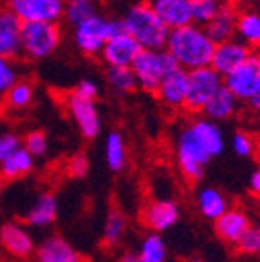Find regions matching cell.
I'll return each instance as SVG.
<instances>
[{
    "label": "cell",
    "mask_w": 260,
    "mask_h": 262,
    "mask_svg": "<svg viewBox=\"0 0 260 262\" xmlns=\"http://www.w3.org/2000/svg\"><path fill=\"white\" fill-rule=\"evenodd\" d=\"M57 196L53 193H42L37 199V202L26 213V224L33 226V228H46V226L53 224L57 221Z\"/></svg>",
    "instance_id": "obj_22"
},
{
    "label": "cell",
    "mask_w": 260,
    "mask_h": 262,
    "mask_svg": "<svg viewBox=\"0 0 260 262\" xmlns=\"http://www.w3.org/2000/svg\"><path fill=\"white\" fill-rule=\"evenodd\" d=\"M235 37L244 42L249 49H260V11L253 8H242L236 13Z\"/></svg>",
    "instance_id": "obj_21"
},
{
    "label": "cell",
    "mask_w": 260,
    "mask_h": 262,
    "mask_svg": "<svg viewBox=\"0 0 260 262\" xmlns=\"http://www.w3.org/2000/svg\"><path fill=\"white\" fill-rule=\"evenodd\" d=\"M249 57H251V49H249L244 42H240L236 37H231V38H228V40L215 42L209 66H211L219 75L226 77L229 71H233L236 66H240Z\"/></svg>",
    "instance_id": "obj_12"
},
{
    "label": "cell",
    "mask_w": 260,
    "mask_h": 262,
    "mask_svg": "<svg viewBox=\"0 0 260 262\" xmlns=\"http://www.w3.org/2000/svg\"><path fill=\"white\" fill-rule=\"evenodd\" d=\"M122 28L146 49H162L166 46L169 28L153 11L149 2H137L129 6L120 18Z\"/></svg>",
    "instance_id": "obj_3"
},
{
    "label": "cell",
    "mask_w": 260,
    "mask_h": 262,
    "mask_svg": "<svg viewBox=\"0 0 260 262\" xmlns=\"http://www.w3.org/2000/svg\"><path fill=\"white\" fill-rule=\"evenodd\" d=\"M62 44L58 22H22V55L29 60H44Z\"/></svg>",
    "instance_id": "obj_6"
},
{
    "label": "cell",
    "mask_w": 260,
    "mask_h": 262,
    "mask_svg": "<svg viewBox=\"0 0 260 262\" xmlns=\"http://www.w3.org/2000/svg\"><path fill=\"white\" fill-rule=\"evenodd\" d=\"M18 70L13 64V58L0 55V97H4L6 91L13 86V82L18 80Z\"/></svg>",
    "instance_id": "obj_35"
},
{
    "label": "cell",
    "mask_w": 260,
    "mask_h": 262,
    "mask_svg": "<svg viewBox=\"0 0 260 262\" xmlns=\"http://www.w3.org/2000/svg\"><path fill=\"white\" fill-rule=\"evenodd\" d=\"M0 55L22 57V20L8 8H0Z\"/></svg>",
    "instance_id": "obj_14"
},
{
    "label": "cell",
    "mask_w": 260,
    "mask_h": 262,
    "mask_svg": "<svg viewBox=\"0 0 260 262\" xmlns=\"http://www.w3.org/2000/svg\"><path fill=\"white\" fill-rule=\"evenodd\" d=\"M249 191H251V195L260 196V168L253 171L251 179H249Z\"/></svg>",
    "instance_id": "obj_40"
},
{
    "label": "cell",
    "mask_w": 260,
    "mask_h": 262,
    "mask_svg": "<svg viewBox=\"0 0 260 262\" xmlns=\"http://www.w3.org/2000/svg\"><path fill=\"white\" fill-rule=\"evenodd\" d=\"M2 189H4V179L0 177V195H2Z\"/></svg>",
    "instance_id": "obj_45"
},
{
    "label": "cell",
    "mask_w": 260,
    "mask_h": 262,
    "mask_svg": "<svg viewBox=\"0 0 260 262\" xmlns=\"http://www.w3.org/2000/svg\"><path fill=\"white\" fill-rule=\"evenodd\" d=\"M37 262H85V258L66 238L51 235L35 248Z\"/></svg>",
    "instance_id": "obj_19"
},
{
    "label": "cell",
    "mask_w": 260,
    "mask_h": 262,
    "mask_svg": "<svg viewBox=\"0 0 260 262\" xmlns=\"http://www.w3.org/2000/svg\"><path fill=\"white\" fill-rule=\"evenodd\" d=\"M33 98H35V86L26 78H18L13 82V86L4 95L6 106L13 111H22L29 107Z\"/></svg>",
    "instance_id": "obj_28"
},
{
    "label": "cell",
    "mask_w": 260,
    "mask_h": 262,
    "mask_svg": "<svg viewBox=\"0 0 260 262\" xmlns=\"http://www.w3.org/2000/svg\"><path fill=\"white\" fill-rule=\"evenodd\" d=\"M236 13H239V9H236L235 6L224 4L222 8H220V11L216 13L206 26H204L207 35H209L215 42L228 40V38L235 37Z\"/></svg>",
    "instance_id": "obj_23"
},
{
    "label": "cell",
    "mask_w": 260,
    "mask_h": 262,
    "mask_svg": "<svg viewBox=\"0 0 260 262\" xmlns=\"http://www.w3.org/2000/svg\"><path fill=\"white\" fill-rule=\"evenodd\" d=\"M22 22H58L64 13V0H6Z\"/></svg>",
    "instance_id": "obj_10"
},
{
    "label": "cell",
    "mask_w": 260,
    "mask_h": 262,
    "mask_svg": "<svg viewBox=\"0 0 260 262\" xmlns=\"http://www.w3.org/2000/svg\"><path fill=\"white\" fill-rule=\"evenodd\" d=\"M215 48V40L207 35L206 28L195 22L180 28L169 29L164 49H167L177 64L184 70H193L200 66H209Z\"/></svg>",
    "instance_id": "obj_2"
},
{
    "label": "cell",
    "mask_w": 260,
    "mask_h": 262,
    "mask_svg": "<svg viewBox=\"0 0 260 262\" xmlns=\"http://www.w3.org/2000/svg\"><path fill=\"white\" fill-rule=\"evenodd\" d=\"M256 9L260 11V0H256Z\"/></svg>",
    "instance_id": "obj_48"
},
{
    "label": "cell",
    "mask_w": 260,
    "mask_h": 262,
    "mask_svg": "<svg viewBox=\"0 0 260 262\" xmlns=\"http://www.w3.org/2000/svg\"><path fill=\"white\" fill-rule=\"evenodd\" d=\"M140 49H142L140 44L122 28L107 38L98 57L106 62L107 68L110 66H131Z\"/></svg>",
    "instance_id": "obj_11"
},
{
    "label": "cell",
    "mask_w": 260,
    "mask_h": 262,
    "mask_svg": "<svg viewBox=\"0 0 260 262\" xmlns=\"http://www.w3.org/2000/svg\"><path fill=\"white\" fill-rule=\"evenodd\" d=\"M98 13V0H64L62 20L73 28L78 22L90 18Z\"/></svg>",
    "instance_id": "obj_29"
},
{
    "label": "cell",
    "mask_w": 260,
    "mask_h": 262,
    "mask_svg": "<svg viewBox=\"0 0 260 262\" xmlns=\"http://www.w3.org/2000/svg\"><path fill=\"white\" fill-rule=\"evenodd\" d=\"M187 262H209V260H206V258H200V257H193V258H189Z\"/></svg>",
    "instance_id": "obj_44"
},
{
    "label": "cell",
    "mask_w": 260,
    "mask_h": 262,
    "mask_svg": "<svg viewBox=\"0 0 260 262\" xmlns=\"http://www.w3.org/2000/svg\"><path fill=\"white\" fill-rule=\"evenodd\" d=\"M0 242L16 258H28L35 253V242L22 224L6 222L0 228Z\"/></svg>",
    "instance_id": "obj_18"
},
{
    "label": "cell",
    "mask_w": 260,
    "mask_h": 262,
    "mask_svg": "<svg viewBox=\"0 0 260 262\" xmlns=\"http://www.w3.org/2000/svg\"><path fill=\"white\" fill-rule=\"evenodd\" d=\"M255 159H256V162L260 164V140H258V146H256V151H255Z\"/></svg>",
    "instance_id": "obj_43"
},
{
    "label": "cell",
    "mask_w": 260,
    "mask_h": 262,
    "mask_svg": "<svg viewBox=\"0 0 260 262\" xmlns=\"http://www.w3.org/2000/svg\"><path fill=\"white\" fill-rule=\"evenodd\" d=\"M137 78V86L144 93L155 95L159 84L169 71L177 70L179 64L167 49H146L142 48L129 66Z\"/></svg>",
    "instance_id": "obj_4"
},
{
    "label": "cell",
    "mask_w": 260,
    "mask_h": 262,
    "mask_svg": "<svg viewBox=\"0 0 260 262\" xmlns=\"http://www.w3.org/2000/svg\"><path fill=\"white\" fill-rule=\"evenodd\" d=\"M22 146V139L13 131H4L0 133V162L4 159H8L15 149Z\"/></svg>",
    "instance_id": "obj_38"
},
{
    "label": "cell",
    "mask_w": 260,
    "mask_h": 262,
    "mask_svg": "<svg viewBox=\"0 0 260 262\" xmlns=\"http://www.w3.org/2000/svg\"><path fill=\"white\" fill-rule=\"evenodd\" d=\"M117 262H140V257L135 251H126V253H122L118 257Z\"/></svg>",
    "instance_id": "obj_41"
},
{
    "label": "cell",
    "mask_w": 260,
    "mask_h": 262,
    "mask_svg": "<svg viewBox=\"0 0 260 262\" xmlns=\"http://www.w3.org/2000/svg\"><path fill=\"white\" fill-rule=\"evenodd\" d=\"M153 11L169 29L191 24V0H147Z\"/></svg>",
    "instance_id": "obj_17"
},
{
    "label": "cell",
    "mask_w": 260,
    "mask_h": 262,
    "mask_svg": "<svg viewBox=\"0 0 260 262\" xmlns=\"http://www.w3.org/2000/svg\"><path fill=\"white\" fill-rule=\"evenodd\" d=\"M224 4H226L224 0H191L193 22L199 26H206Z\"/></svg>",
    "instance_id": "obj_32"
},
{
    "label": "cell",
    "mask_w": 260,
    "mask_h": 262,
    "mask_svg": "<svg viewBox=\"0 0 260 262\" xmlns=\"http://www.w3.org/2000/svg\"><path fill=\"white\" fill-rule=\"evenodd\" d=\"M236 250L246 255H258L260 253V226H249L244 237L236 242Z\"/></svg>",
    "instance_id": "obj_36"
},
{
    "label": "cell",
    "mask_w": 260,
    "mask_h": 262,
    "mask_svg": "<svg viewBox=\"0 0 260 262\" xmlns=\"http://www.w3.org/2000/svg\"><path fill=\"white\" fill-rule=\"evenodd\" d=\"M197 208H199V211L202 213L206 219L215 221L216 217H220V215L229 208V204H228L226 195H224L220 189L207 186V188L200 189L199 195H197Z\"/></svg>",
    "instance_id": "obj_25"
},
{
    "label": "cell",
    "mask_w": 260,
    "mask_h": 262,
    "mask_svg": "<svg viewBox=\"0 0 260 262\" xmlns=\"http://www.w3.org/2000/svg\"><path fill=\"white\" fill-rule=\"evenodd\" d=\"M33 166H35V157L24 146H20L8 159H4L0 162V177L4 180L20 179V177H26L31 171Z\"/></svg>",
    "instance_id": "obj_24"
},
{
    "label": "cell",
    "mask_w": 260,
    "mask_h": 262,
    "mask_svg": "<svg viewBox=\"0 0 260 262\" xmlns=\"http://www.w3.org/2000/svg\"><path fill=\"white\" fill-rule=\"evenodd\" d=\"M186 90H187V70L184 68H177V70L169 71L162 82L159 84L155 95L160 102L167 107L173 110H182L184 100H186Z\"/></svg>",
    "instance_id": "obj_16"
},
{
    "label": "cell",
    "mask_w": 260,
    "mask_h": 262,
    "mask_svg": "<svg viewBox=\"0 0 260 262\" xmlns=\"http://www.w3.org/2000/svg\"><path fill=\"white\" fill-rule=\"evenodd\" d=\"M22 146H24L35 159H37V157H44L49 149V140H48V135H46V131H42V129L29 131L28 135L22 139Z\"/></svg>",
    "instance_id": "obj_34"
},
{
    "label": "cell",
    "mask_w": 260,
    "mask_h": 262,
    "mask_svg": "<svg viewBox=\"0 0 260 262\" xmlns=\"http://www.w3.org/2000/svg\"><path fill=\"white\" fill-rule=\"evenodd\" d=\"M226 147L224 131L215 120L207 117L191 119L179 131L175 142L177 166L184 179L191 184L200 182L206 166L219 157Z\"/></svg>",
    "instance_id": "obj_1"
},
{
    "label": "cell",
    "mask_w": 260,
    "mask_h": 262,
    "mask_svg": "<svg viewBox=\"0 0 260 262\" xmlns=\"http://www.w3.org/2000/svg\"><path fill=\"white\" fill-rule=\"evenodd\" d=\"M224 86L228 88L239 102H244L256 111L260 107V66L256 57L246 58L235 70L224 77Z\"/></svg>",
    "instance_id": "obj_7"
},
{
    "label": "cell",
    "mask_w": 260,
    "mask_h": 262,
    "mask_svg": "<svg viewBox=\"0 0 260 262\" xmlns=\"http://www.w3.org/2000/svg\"><path fill=\"white\" fill-rule=\"evenodd\" d=\"M104 153H106L107 168L115 173L124 171L127 164V147L124 142V137L120 131H110L104 144Z\"/></svg>",
    "instance_id": "obj_26"
},
{
    "label": "cell",
    "mask_w": 260,
    "mask_h": 262,
    "mask_svg": "<svg viewBox=\"0 0 260 262\" xmlns=\"http://www.w3.org/2000/svg\"><path fill=\"white\" fill-rule=\"evenodd\" d=\"M236 107H239V98L222 84V86L211 95V98L207 100L206 106L202 107L200 113H202L204 117H207V119L219 122V120L231 119L233 115L236 113Z\"/></svg>",
    "instance_id": "obj_20"
},
{
    "label": "cell",
    "mask_w": 260,
    "mask_h": 262,
    "mask_svg": "<svg viewBox=\"0 0 260 262\" xmlns=\"http://www.w3.org/2000/svg\"><path fill=\"white\" fill-rule=\"evenodd\" d=\"M256 62H258V66H260V51H258V55H256Z\"/></svg>",
    "instance_id": "obj_47"
},
{
    "label": "cell",
    "mask_w": 260,
    "mask_h": 262,
    "mask_svg": "<svg viewBox=\"0 0 260 262\" xmlns=\"http://www.w3.org/2000/svg\"><path fill=\"white\" fill-rule=\"evenodd\" d=\"M180 221V206L169 199L151 201L142 211V224L155 233H164Z\"/></svg>",
    "instance_id": "obj_13"
},
{
    "label": "cell",
    "mask_w": 260,
    "mask_h": 262,
    "mask_svg": "<svg viewBox=\"0 0 260 262\" xmlns=\"http://www.w3.org/2000/svg\"><path fill=\"white\" fill-rule=\"evenodd\" d=\"M64 106L85 140H93L100 135L102 122L97 107V98H88L75 91H69L64 98Z\"/></svg>",
    "instance_id": "obj_9"
},
{
    "label": "cell",
    "mask_w": 260,
    "mask_h": 262,
    "mask_svg": "<svg viewBox=\"0 0 260 262\" xmlns=\"http://www.w3.org/2000/svg\"><path fill=\"white\" fill-rule=\"evenodd\" d=\"M127 228V219L120 209H111L107 213L106 226H104V235H102V246L111 250L115 246L120 244L124 233Z\"/></svg>",
    "instance_id": "obj_30"
},
{
    "label": "cell",
    "mask_w": 260,
    "mask_h": 262,
    "mask_svg": "<svg viewBox=\"0 0 260 262\" xmlns=\"http://www.w3.org/2000/svg\"><path fill=\"white\" fill-rule=\"evenodd\" d=\"M90 171V160L84 153H75L71 159L68 160V173L73 179H84Z\"/></svg>",
    "instance_id": "obj_37"
},
{
    "label": "cell",
    "mask_w": 260,
    "mask_h": 262,
    "mask_svg": "<svg viewBox=\"0 0 260 262\" xmlns=\"http://www.w3.org/2000/svg\"><path fill=\"white\" fill-rule=\"evenodd\" d=\"M106 82L117 95H129L138 90L137 78L129 66H110L106 71Z\"/></svg>",
    "instance_id": "obj_27"
},
{
    "label": "cell",
    "mask_w": 260,
    "mask_h": 262,
    "mask_svg": "<svg viewBox=\"0 0 260 262\" xmlns=\"http://www.w3.org/2000/svg\"><path fill=\"white\" fill-rule=\"evenodd\" d=\"M255 113H256V120H258V124H260V107H258V110L255 111Z\"/></svg>",
    "instance_id": "obj_46"
},
{
    "label": "cell",
    "mask_w": 260,
    "mask_h": 262,
    "mask_svg": "<svg viewBox=\"0 0 260 262\" xmlns=\"http://www.w3.org/2000/svg\"><path fill=\"white\" fill-rule=\"evenodd\" d=\"M118 29H122L120 18L118 20L107 18V16L97 13V15L73 26L71 38H73V44L78 53H82L84 57H98L106 40Z\"/></svg>",
    "instance_id": "obj_5"
},
{
    "label": "cell",
    "mask_w": 260,
    "mask_h": 262,
    "mask_svg": "<svg viewBox=\"0 0 260 262\" xmlns=\"http://www.w3.org/2000/svg\"><path fill=\"white\" fill-rule=\"evenodd\" d=\"M224 84V77L219 75L211 66H200L187 70V90L184 110L189 113H200L211 95Z\"/></svg>",
    "instance_id": "obj_8"
},
{
    "label": "cell",
    "mask_w": 260,
    "mask_h": 262,
    "mask_svg": "<svg viewBox=\"0 0 260 262\" xmlns=\"http://www.w3.org/2000/svg\"><path fill=\"white\" fill-rule=\"evenodd\" d=\"M251 226V221L246 215L242 209H226V211L216 217L213 221V229H215V235L222 242L229 246H236V242L244 237V233Z\"/></svg>",
    "instance_id": "obj_15"
},
{
    "label": "cell",
    "mask_w": 260,
    "mask_h": 262,
    "mask_svg": "<svg viewBox=\"0 0 260 262\" xmlns=\"http://www.w3.org/2000/svg\"><path fill=\"white\" fill-rule=\"evenodd\" d=\"M140 262H166L167 260V248L160 233H149L140 244L138 250Z\"/></svg>",
    "instance_id": "obj_31"
},
{
    "label": "cell",
    "mask_w": 260,
    "mask_h": 262,
    "mask_svg": "<svg viewBox=\"0 0 260 262\" xmlns=\"http://www.w3.org/2000/svg\"><path fill=\"white\" fill-rule=\"evenodd\" d=\"M75 93L82 95V97H88V98H97L98 97V91H100V88H98V84L93 80V78H82L80 82H78L77 86H75Z\"/></svg>",
    "instance_id": "obj_39"
},
{
    "label": "cell",
    "mask_w": 260,
    "mask_h": 262,
    "mask_svg": "<svg viewBox=\"0 0 260 262\" xmlns=\"http://www.w3.org/2000/svg\"><path fill=\"white\" fill-rule=\"evenodd\" d=\"M224 2H226V4L235 6V8L239 9V8H246V6H249L253 0H224Z\"/></svg>",
    "instance_id": "obj_42"
},
{
    "label": "cell",
    "mask_w": 260,
    "mask_h": 262,
    "mask_svg": "<svg viewBox=\"0 0 260 262\" xmlns=\"http://www.w3.org/2000/svg\"><path fill=\"white\" fill-rule=\"evenodd\" d=\"M256 146H258V140H256L249 131H236L231 139L233 151H235L239 157H242V159L255 157Z\"/></svg>",
    "instance_id": "obj_33"
}]
</instances>
